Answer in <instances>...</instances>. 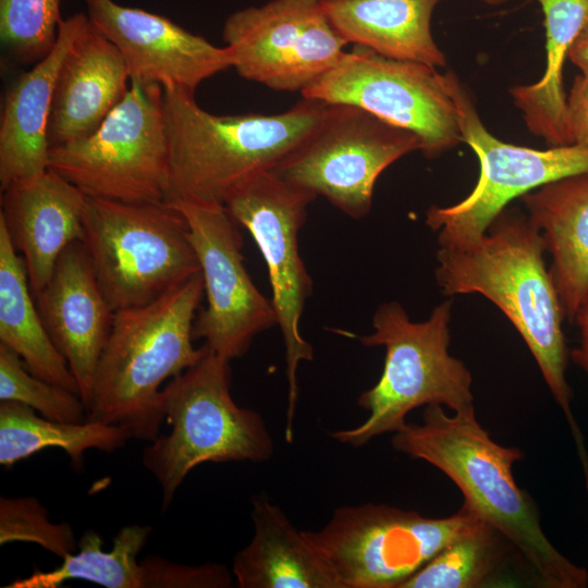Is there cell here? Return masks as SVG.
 I'll return each mask as SVG.
<instances>
[{
  "label": "cell",
  "instance_id": "8992f818",
  "mask_svg": "<svg viewBox=\"0 0 588 588\" xmlns=\"http://www.w3.org/2000/svg\"><path fill=\"white\" fill-rule=\"evenodd\" d=\"M452 305L446 299L427 320L417 322L397 302L377 308L373 332L359 336L364 346L385 350L379 380L357 400L369 415L357 427L332 432L334 440L363 446L377 436L402 429L407 414L422 405H445L454 412L474 406L471 373L449 353Z\"/></svg>",
  "mask_w": 588,
  "mask_h": 588
},
{
  "label": "cell",
  "instance_id": "4316f807",
  "mask_svg": "<svg viewBox=\"0 0 588 588\" xmlns=\"http://www.w3.org/2000/svg\"><path fill=\"white\" fill-rule=\"evenodd\" d=\"M151 532L148 525L124 526L114 536L112 549L105 551L100 535L93 529L86 530L78 541V551L62 559L57 568L35 571L5 588H57L70 579H83L107 588H143L137 556Z\"/></svg>",
  "mask_w": 588,
  "mask_h": 588
},
{
  "label": "cell",
  "instance_id": "1f68e13d",
  "mask_svg": "<svg viewBox=\"0 0 588 588\" xmlns=\"http://www.w3.org/2000/svg\"><path fill=\"white\" fill-rule=\"evenodd\" d=\"M143 588H228L232 574L220 563L187 565L160 556L140 561Z\"/></svg>",
  "mask_w": 588,
  "mask_h": 588
},
{
  "label": "cell",
  "instance_id": "603a6c76",
  "mask_svg": "<svg viewBox=\"0 0 588 588\" xmlns=\"http://www.w3.org/2000/svg\"><path fill=\"white\" fill-rule=\"evenodd\" d=\"M442 0H321L338 33L354 46L433 68L446 64L431 33Z\"/></svg>",
  "mask_w": 588,
  "mask_h": 588
},
{
  "label": "cell",
  "instance_id": "d4e9b609",
  "mask_svg": "<svg viewBox=\"0 0 588 588\" xmlns=\"http://www.w3.org/2000/svg\"><path fill=\"white\" fill-rule=\"evenodd\" d=\"M32 295L25 262L0 222V343L17 353L33 375L79 395Z\"/></svg>",
  "mask_w": 588,
  "mask_h": 588
},
{
  "label": "cell",
  "instance_id": "9a60e30c",
  "mask_svg": "<svg viewBox=\"0 0 588 588\" xmlns=\"http://www.w3.org/2000/svg\"><path fill=\"white\" fill-rule=\"evenodd\" d=\"M222 37L240 76L301 94L342 59L348 45L321 0H272L236 11L225 20Z\"/></svg>",
  "mask_w": 588,
  "mask_h": 588
},
{
  "label": "cell",
  "instance_id": "ac0fdd59",
  "mask_svg": "<svg viewBox=\"0 0 588 588\" xmlns=\"http://www.w3.org/2000/svg\"><path fill=\"white\" fill-rule=\"evenodd\" d=\"M0 222L22 255L36 296L72 243L84 240L87 196L51 169L1 191Z\"/></svg>",
  "mask_w": 588,
  "mask_h": 588
},
{
  "label": "cell",
  "instance_id": "f1b7e54d",
  "mask_svg": "<svg viewBox=\"0 0 588 588\" xmlns=\"http://www.w3.org/2000/svg\"><path fill=\"white\" fill-rule=\"evenodd\" d=\"M0 401L22 403L41 416L57 421H87V409L78 394L33 375L19 354L2 343Z\"/></svg>",
  "mask_w": 588,
  "mask_h": 588
},
{
  "label": "cell",
  "instance_id": "3957f363",
  "mask_svg": "<svg viewBox=\"0 0 588 588\" xmlns=\"http://www.w3.org/2000/svg\"><path fill=\"white\" fill-rule=\"evenodd\" d=\"M302 98L277 114L218 115L199 107L193 94L163 89L170 164L168 203L223 205L243 183L273 170L336 107Z\"/></svg>",
  "mask_w": 588,
  "mask_h": 588
},
{
  "label": "cell",
  "instance_id": "e575fe53",
  "mask_svg": "<svg viewBox=\"0 0 588 588\" xmlns=\"http://www.w3.org/2000/svg\"><path fill=\"white\" fill-rule=\"evenodd\" d=\"M568 60L588 76V22L580 30L568 52Z\"/></svg>",
  "mask_w": 588,
  "mask_h": 588
},
{
  "label": "cell",
  "instance_id": "484cf974",
  "mask_svg": "<svg viewBox=\"0 0 588 588\" xmlns=\"http://www.w3.org/2000/svg\"><path fill=\"white\" fill-rule=\"evenodd\" d=\"M130 439V431L118 425L57 421L37 416L22 403L0 401V465L7 468L44 449L58 448L69 455L74 470H82L86 451L114 453Z\"/></svg>",
  "mask_w": 588,
  "mask_h": 588
},
{
  "label": "cell",
  "instance_id": "83f0119b",
  "mask_svg": "<svg viewBox=\"0 0 588 588\" xmlns=\"http://www.w3.org/2000/svg\"><path fill=\"white\" fill-rule=\"evenodd\" d=\"M493 526L480 519L442 549L400 588H477L493 575L499 556V537Z\"/></svg>",
  "mask_w": 588,
  "mask_h": 588
},
{
  "label": "cell",
  "instance_id": "4fadbf2b",
  "mask_svg": "<svg viewBox=\"0 0 588 588\" xmlns=\"http://www.w3.org/2000/svg\"><path fill=\"white\" fill-rule=\"evenodd\" d=\"M420 150L412 132L352 106L331 115L273 170L281 179L322 196L353 219L366 217L379 175Z\"/></svg>",
  "mask_w": 588,
  "mask_h": 588
},
{
  "label": "cell",
  "instance_id": "52a82bcc",
  "mask_svg": "<svg viewBox=\"0 0 588 588\" xmlns=\"http://www.w3.org/2000/svg\"><path fill=\"white\" fill-rule=\"evenodd\" d=\"M83 244L114 311L146 305L200 272L187 223L169 203L87 197Z\"/></svg>",
  "mask_w": 588,
  "mask_h": 588
},
{
  "label": "cell",
  "instance_id": "7c38bea8",
  "mask_svg": "<svg viewBox=\"0 0 588 588\" xmlns=\"http://www.w3.org/2000/svg\"><path fill=\"white\" fill-rule=\"evenodd\" d=\"M453 96L463 143L477 156L480 174L464 199L427 210L426 224L438 233L440 246L469 244L511 200L562 177L588 173L587 147L572 144L534 149L503 142L486 128L458 78Z\"/></svg>",
  "mask_w": 588,
  "mask_h": 588
},
{
  "label": "cell",
  "instance_id": "ba28073f",
  "mask_svg": "<svg viewBox=\"0 0 588 588\" xmlns=\"http://www.w3.org/2000/svg\"><path fill=\"white\" fill-rule=\"evenodd\" d=\"M48 164L89 198L168 203L162 87L131 79L126 95L99 127L86 137L50 147Z\"/></svg>",
  "mask_w": 588,
  "mask_h": 588
},
{
  "label": "cell",
  "instance_id": "8fae6325",
  "mask_svg": "<svg viewBox=\"0 0 588 588\" xmlns=\"http://www.w3.org/2000/svg\"><path fill=\"white\" fill-rule=\"evenodd\" d=\"M317 196L281 179L259 173L238 186L223 206L238 226L250 233L267 265L278 326L281 330L289 385L285 439L293 441L297 403V367L314 358L301 333V318L313 281L299 255L298 233L307 207Z\"/></svg>",
  "mask_w": 588,
  "mask_h": 588
},
{
  "label": "cell",
  "instance_id": "277c9868",
  "mask_svg": "<svg viewBox=\"0 0 588 588\" xmlns=\"http://www.w3.org/2000/svg\"><path fill=\"white\" fill-rule=\"evenodd\" d=\"M200 272L159 298L114 313L96 370L87 420L118 425L151 442L164 420L161 385L195 365L207 346L193 344L204 297Z\"/></svg>",
  "mask_w": 588,
  "mask_h": 588
},
{
  "label": "cell",
  "instance_id": "5bb4252c",
  "mask_svg": "<svg viewBox=\"0 0 588 588\" xmlns=\"http://www.w3.org/2000/svg\"><path fill=\"white\" fill-rule=\"evenodd\" d=\"M184 217L204 280L207 306L195 319L194 339L231 362L253 340L278 326L271 298L255 285L244 265L238 225L220 204L169 201Z\"/></svg>",
  "mask_w": 588,
  "mask_h": 588
},
{
  "label": "cell",
  "instance_id": "f546056e",
  "mask_svg": "<svg viewBox=\"0 0 588 588\" xmlns=\"http://www.w3.org/2000/svg\"><path fill=\"white\" fill-rule=\"evenodd\" d=\"M63 0H0V38L17 62L39 61L53 47Z\"/></svg>",
  "mask_w": 588,
  "mask_h": 588
},
{
  "label": "cell",
  "instance_id": "6da1fadb",
  "mask_svg": "<svg viewBox=\"0 0 588 588\" xmlns=\"http://www.w3.org/2000/svg\"><path fill=\"white\" fill-rule=\"evenodd\" d=\"M544 252L543 238L528 217L505 208L478 240L440 246L434 275L444 295L477 293L506 316L535 357L585 461L583 436L569 405L568 350L562 329L565 316L544 265Z\"/></svg>",
  "mask_w": 588,
  "mask_h": 588
},
{
  "label": "cell",
  "instance_id": "7a4b0ae2",
  "mask_svg": "<svg viewBox=\"0 0 588 588\" xmlns=\"http://www.w3.org/2000/svg\"><path fill=\"white\" fill-rule=\"evenodd\" d=\"M392 446L445 474L464 503L511 541L548 588H584L588 572L564 556L544 535L530 498L516 485L512 466L517 448L500 445L476 418L474 406L449 416L427 405L421 424H405Z\"/></svg>",
  "mask_w": 588,
  "mask_h": 588
},
{
  "label": "cell",
  "instance_id": "9c48e42d",
  "mask_svg": "<svg viewBox=\"0 0 588 588\" xmlns=\"http://www.w3.org/2000/svg\"><path fill=\"white\" fill-rule=\"evenodd\" d=\"M480 519L466 503L443 518L365 503L340 506L322 528L303 532L343 588H400Z\"/></svg>",
  "mask_w": 588,
  "mask_h": 588
},
{
  "label": "cell",
  "instance_id": "836d02e7",
  "mask_svg": "<svg viewBox=\"0 0 588 588\" xmlns=\"http://www.w3.org/2000/svg\"><path fill=\"white\" fill-rule=\"evenodd\" d=\"M574 320L579 330V342L572 351L571 357L588 373V296L578 308Z\"/></svg>",
  "mask_w": 588,
  "mask_h": 588
},
{
  "label": "cell",
  "instance_id": "44dd1931",
  "mask_svg": "<svg viewBox=\"0 0 588 588\" xmlns=\"http://www.w3.org/2000/svg\"><path fill=\"white\" fill-rule=\"evenodd\" d=\"M520 198L552 256L549 271L572 321L588 296V173L550 182Z\"/></svg>",
  "mask_w": 588,
  "mask_h": 588
},
{
  "label": "cell",
  "instance_id": "e0dca14e",
  "mask_svg": "<svg viewBox=\"0 0 588 588\" xmlns=\"http://www.w3.org/2000/svg\"><path fill=\"white\" fill-rule=\"evenodd\" d=\"M35 298L45 327L76 379L87 409L115 311L98 283L83 242H74L64 249L50 280Z\"/></svg>",
  "mask_w": 588,
  "mask_h": 588
},
{
  "label": "cell",
  "instance_id": "4dcf8cb0",
  "mask_svg": "<svg viewBox=\"0 0 588 588\" xmlns=\"http://www.w3.org/2000/svg\"><path fill=\"white\" fill-rule=\"evenodd\" d=\"M15 541L37 543L61 559L77 550L72 527L52 523L37 499L1 497L0 544Z\"/></svg>",
  "mask_w": 588,
  "mask_h": 588
},
{
  "label": "cell",
  "instance_id": "7402d4cb",
  "mask_svg": "<svg viewBox=\"0 0 588 588\" xmlns=\"http://www.w3.org/2000/svg\"><path fill=\"white\" fill-rule=\"evenodd\" d=\"M254 536L235 555L241 588H343L320 551L266 497L253 501Z\"/></svg>",
  "mask_w": 588,
  "mask_h": 588
},
{
  "label": "cell",
  "instance_id": "d6986e66",
  "mask_svg": "<svg viewBox=\"0 0 588 588\" xmlns=\"http://www.w3.org/2000/svg\"><path fill=\"white\" fill-rule=\"evenodd\" d=\"M88 21L84 13L61 20L52 49L5 90L0 122V187L49 169L48 123L57 79Z\"/></svg>",
  "mask_w": 588,
  "mask_h": 588
},
{
  "label": "cell",
  "instance_id": "30bf717a",
  "mask_svg": "<svg viewBox=\"0 0 588 588\" xmlns=\"http://www.w3.org/2000/svg\"><path fill=\"white\" fill-rule=\"evenodd\" d=\"M456 78L354 46L302 97L363 109L415 134L419 151L434 158L463 142L453 96Z\"/></svg>",
  "mask_w": 588,
  "mask_h": 588
},
{
  "label": "cell",
  "instance_id": "5b68a950",
  "mask_svg": "<svg viewBox=\"0 0 588 588\" xmlns=\"http://www.w3.org/2000/svg\"><path fill=\"white\" fill-rule=\"evenodd\" d=\"M161 407L171 430L144 449L142 464L160 487L163 512L196 466L264 463L274 453L262 416L232 397L230 362L208 347L195 365L162 388Z\"/></svg>",
  "mask_w": 588,
  "mask_h": 588
},
{
  "label": "cell",
  "instance_id": "d590c367",
  "mask_svg": "<svg viewBox=\"0 0 588 588\" xmlns=\"http://www.w3.org/2000/svg\"><path fill=\"white\" fill-rule=\"evenodd\" d=\"M486 4H489V5H499V4H502V3H505L510 0H479Z\"/></svg>",
  "mask_w": 588,
  "mask_h": 588
},
{
  "label": "cell",
  "instance_id": "2e32d148",
  "mask_svg": "<svg viewBox=\"0 0 588 588\" xmlns=\"http://www.w3.org/2000/svg\"><path fill=\"white\" fill-rule=\"evenodd\" d=\"M93 24L119 49L131 79L189 94L233 65L232 53L171 20L113 0H85Z\"/></svg>",
  "mask_w": 588,
  "mask_h": 588
},
{
  "label": "cell",
  "instance_id": "d6a6232c",
  "mask_svg": "<svg viewBox=\"0 0 588 588\" xmlns=\"http://www.w3.org/2000/svg\"><path fill=\"white\" fill-rule=\"evenodd\" d=\"M567 125L571 144L588 148V76L580 74L573 81L566 99Z\"/></svg>",
  "mask_w": 588,
  "mask_h": 588
},
{
  "label": "cell",
  "instance_id": "cb8c5ba5",
  "mask_svg": "<svg viewBox=\"0 0 588 588\" xmlns=\"http://www.w3.org/2000/svg\"><path fill=\"white\" fill-rule=\"evenodd\" d=\"M544 16L546 68L536 83L516 85L510 95L535 136L550 146L572 145L563 88V66L588 22V0H537Z\"/></svg>",
  "mask_w": 588,
  "mask_h": 588
},
{
  "label": "cell",
  "instance_id": "ffe728a7",
  "mask_svg": "<svg viewBox=\"0 0 588 588\" xmlns=\"http://www.w3.org/2000/svg\"><path fill=\"white\" fill-rule=\"evenodd\" d=\"M131 85L119 49L86 22L60 70L48 123L50 147L88 136L120 103Z\"/></svg>",
  "mask_w": 588,
  "mask_h": 588
}]
</instances>
